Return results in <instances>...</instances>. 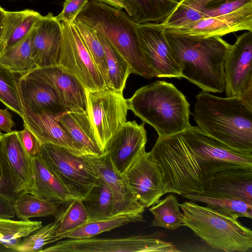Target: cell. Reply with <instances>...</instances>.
I'll use <instances>...</instances> for the list:
<instances>
[{
  "mask_svg": "<svg viewBox=\"0 0 252 252\" xmlns=\"http://www.w3.org/2000/svg\"><path fill=\"white\" fill-rule=\"evenodd\" d=\"M147 141L145 123L126 121L108 143L105 152L122 174H124L133 162L145 149Z\"/></svg>",
  "mask_w": 252,
  "mask_h": 252,
  "instance_id": "17",
  "label": "cell"
},
{
  "mask_svg": "<svg viewBox=\"0 0 252 252\" xmlns=\"http://www.w3.org/2000/svg\"><path fill=\"white\" fill-rule=\"evenodd\" d=\"M97 34L105 55L109 89L123 92L128 76L132 73L131 68L109 41L102 35Z\"/></svg>",
  "mask_w": 252,
  "mask_h": 252,
  "instance_id": "34",
  "label": "cell"
},
{
  "mask_svg": "<svg viewBox=\"0 0 252 252\" xmlns=\"http://www.w3.org/2000/svg\"><path fill=\"white\" fill-rule=\"evenodd\" d=\"M185 226L212 249L245 252L252 248V231L238 219L193 201L180 204Z\"/></svg>",
  "mask_w": 252,
  "mask_h": 252,
  "instance_id": "6",
  "label": "cell"
},
{
  "mask_svg": "<svg viewBox=\"0 0 252 252\" xmlns=\"http://www.w3.org/2000/svg\"><path fill=\"white\" fill-rule=\"evenodd\" d=\"M153 215L154 219L151 226L162 227L167 229L174 230L185 226L183 214L180 211V203L176 197L169 194L166 197L149 209Z\"/></svg>",
  "mask_w": 252,
  "mask_h": 252,
  "instance_id": "35",
  "label": "cell"
},
{
  "mask_svg": "<svg viewBox=\"0 0 252 252\" xmlns=\"http://www.w3.org/2000/svg\"><path fill=\"white\" fill-rule=\"evenodd\" d=\"M82 200L88 214V221L114 217L111 190L106 182L98 176L94 185Z\"/></svg>",
  "mask_w": 252,
  "mask_h": 252,
  "instance_id": "28",
  "label": "cell"
},
{
  "mask_svg": "<svg viewBox=\"0 0 252 252\" xmlns=\"http://www.w3.org/2000/svg\"><path fill=\"white\" fill-rule=\"evenodd\" d=\"M180 133L213 177L223 170L252 167V154L230 149L204 134L197 126H190Z\"/></svg>",
  "mask_w": 252,
  "mask_h": 252,
  "instance_id": "12",
  "label": "cell"
},
{
  "mask_svg": "<svg viewBox=\"0 0 252 252\" xmlns=\"http://www.w3.org/2000/svg\"><path fill=\"white\" fill-rule=\"evenodd\" d=\"M42 226L40 221L0 219V244L13 250L26 237Z\"/></svg>",
  "mask_w": 252,
  "mask_h": 252,
  "instance_id": "36",
  "label": "cell"
},
{
  "mask_svg": "<svg viewBox=\"0 0 252 252\" xmlns=\"http://www.w3.org/2000/svg\"><path fill=\"white\" fill-rule=\"evenodd\" d=\"M106 3L109 4L113 6L124 9V0H98Z\"/></svg>",
  "mask_w": 252,
  "mask_h": 252,
  "instance_id": "47",
  "label": "cell"
},
{
  "mask_svg": "<svg viewBox=\"0 0 252 252\" xmlns=\"http://www.w3.org/2000/svg\"><path fill=\"white\" fill-rule=\"evenodd\" d=\"M124 175L133 194L145 208L155 205L167 193L161 170L145 149Z\"/></svg>",
  "mask_w": 252,
  "mask_h": 252,
  "instance_id": "14",
  "label": "cell"
},
{
  "mask_svg": "<svg viewBox=\"0 0 252 252\" xmlns=\"http://www.w3.org/2000/svg\"><path fill=\"white\" fill-rule=\"evenodd\" d=\"M97 176L108 184L113 198V216L143 215L145 207L129 187L124 175L119 172L107 153L100 156L86 155Z\"/></svg>",
  "mask_w": 252,
  "mask_h": 252,
  "instance_id": "15",
  "label": "cell"
},
{
  "mask_svg": "<svg viewBox=\"0 0 252 252\" xmlns=\"http://www.w3.org/2000/svg\"><path fill=\"white\" fill-rule=\"evenodd\" d=\"M59 204L34 194L23 192L12 203L15 215L21 220L30 218L56 217L60 211Z\"/></svg>",
  "mask_w": 252,
  "mask_h": 252,
  "instance_id": "30",
  "label": "cell"
},
{
  "mask_svg": "<svg viewBox=\"0 0 252 252\" xmlns=\"http://www.w3.org/2000/svg\"><path fill=\"white\" fill-rule=\"evenodd\" d=\"M41 16L39 13L30 9L6 11L2 34L4 49L26 37Z\"/></svg>",
  "mask_w": 252,
  "mask_h": 252,
  "instance_id": "27",
  "label": "cell"
},
{
  "mask_svg": "<svg viewBox=\"0 0 252 252\" xmlns=\"http://www.w3.org/2000/svg\"><path fill=\"white\" fill-rule=\"evenodd\" d=\"M164 33L181 68L182 77L204 92L224 91V62L231 44L220 36L200 37L174 33L165 30Z\"/></svg>",
  "mask_w": 252,
  "mask_h": 252,
  "instance_id": "2",
  "label": "cell"
},
{
  "mask_svg": "<svg viewBox=\"0 0 252 252\" xmlns=\"http://www.w3.org/2000/svg\"><path fill=\"white\" fill-rule=\"evenodd\" d=\"M62 25L52 13L41 16L31 31V50L36 67L59 65Z\"/></svg>",
  "mask_w": 252,
  "mask_h": 252,
  "instance_id": "16",
  "label": "cell"
},
{
  "mask_svg": "<svg viewBox=\"0 0 252 252\" xmlns=\"http://www.w3.org/2000/svg\"></svg>",
  "mask_w": 252,
  "mask_h": 252,
  "instance_id": "50",
  "label": "cell"
},
{
  "mask_svg": "<svg viewBox=\"0 0 252 252\" xmlns=\"http://www.w3.org/2000/svg\"><path fill=\"white\" fill-rule=\"evenodd\" d=\"M0 101L23 118L24 110L14 73L0 63Z\"/></svg>",
  "mask_w": 252,
  "mask_h": 252,
  "instance_id": "39",
  "label": "cell"
},
{
  "mask_svg": "<svg viewBox=\"0 0 252 252\" xmlns=\"http://www.w3.org/2000/svg\"><path fill=\"white\" fill-rule=\"evenodd\" d=\"M56 120L86 155L100 156L104 153L97 142L87 110L64 111Z\"/></svg>",
  "mask_w": 252,
  "mask_h": 252,
  "instance_id": "24",
  "label": "cell"
},
{
  "mask_svg": "<svg viewBox=\"0 0 252 252\" xmlns=\"http://www.w3.org/2000/svg\"><path fill=\"white\" fill-rule=\"evenodd\" d=\"M221 0H181L167 18L158 25L166 30L193 23L202 19L207 10Z\"/></svg>",
  "mask_w": 252,
  "mask_h": 252,
  "instance_id": "29",
  "label": "cell"
},
{
  "mask_svg": "<svg viewBox=\"0 0 252 252\" xmlns=\"http://www.w3.org/2000/svg\"><path fill=\"white\" fill-rule=\"evenodd\" d=\"M15 124L8 109H0V130L10 132Z\"/></svg>",
  "mask_w": 252,
  "mask_h": 252,
  "instance_id": "45",
  "label": "cell"
},
{
  "mask_svg": "<svg viewBox=\"0 0 252 252\" xmlns=\"http://www.w3.org/2000/svg\"><path fill=\"white\" fill-rule=\"evenodd\" d=\"M24 110V126L36 136L41 144L49 143L64 148L79 156L86 155L56 120L57 116L45 112L39 113Z\"/></svg>",
  "mask_w": 252,
  "mask_h": 252,
  "instance_id": "20",
  "label": "cell"
},
{
  "mask_svg": "<svg viewBox=\"0 0 252 252\" xmlns=\"http://www.w3.org/2000/svg\"><path fill=\"white\" fill-rule=\"evenodd\" d=\"M43 81L58 95L65 111L86 110V89L74 76L60 65L35 67L25 75Z\"/></svg>",
  "mask_w": 252,
  "mask_h": 252,
  "instance_id": "19",
  "label": "cell"
},
{
  "mask_svg": "<svg viewBox=\"0 0 252 252\" xmlns=\"http://www.w3.org/2000/svg\"><path fill=\"white\" fill-rule=\"evenodd\" d=\"M18 85L23 109L56 116L65 111L56 92L45 82L21 76Z\"/></svg>",
  "mask_w": 252,
  "mask_h": 252,
  "instance_id": "22",
  "label": "cell"
},
{
  "mask_svg": "<svg viewBox=\"0 0 252 252\" xmlns=\"http://www.w3.org/2000/svg\"><path fill=\"white\" fill-rule=\"evenodd\" d=\"M181 0H124V10L137 24L163 23Z\"/></svg>",
  "mask_w": 252,
  "mask_h": 252,
  "instance_id": "25",
  "label": "cell"
},
{
  "mask_svg": "<svg viewBox=\"0 0 252 252\" xmlns=\"http://www.w3.org/2000/svg\"><path fill=\"white\" fill-rule=\"evenodd\" d=\"M191 201L202 202L207 207L226 216L238 219L252 218V203L242 199L188 194L182 195Z\"/></svg>",
  "mask_w": 252,
  "mask_h": 252,
  "instance_id": "32",
  "label": "cell"
},
{
  "mask_svg": "<svg viewBox=\"0 0 252 252\" xmlns=\"http://www.w3.org/2000/svg\"><path fill=\"white\" fill-rule=\"evenodd\" d=\"M34 189L30 193L58 204L73 198L38 155L32 158Z\"/></svg>",
  "mask_w": 252,
  "mask_h": 252,
  "instance_id": "26",
  "label": "cell"
},
{
  "mask_svg": "<svg viewBox=\"0 0 252 252\" xmlns=\"http://www.w3.org/2000/svg\"><path fill=\"white\" fill-rule=\"evenodd\" d=\"M59 225V220L55 218L54 221L41 227L32 235L26 237L12 251L19 252H40L45 245L57 241L56 233Z\"/></svg>",
  "mask_w": 252,
  "mask_h": 252,
  "instance_id": "40",
  "label": "cell"
},
{
  "mask_svg": "<svg viewBox=\"0 0 252 252\" xmlns=\"http://www.w3.org/2000/svg\"><path fill=\"white\" fill-rule=\"evenodd\" d=\"M149 154L161 170L167 193L204 194L213 177L180 132L158 136Z\"/></svg>",
  "mask_w": 252,
  "mask_h": 252,
  "instance_id": "4",
  "label": "cell"
},
{
  "mask_svg": "<svg viewBox=\"0 0 252 252\" xmlns=\"http://www.w3.org/2000/svg\"><path fill=\"white\" fill-rule=\"evenodd\" d=\"M17 134L22 145L32 158L39 154L42 144L31 130L24 126L23 130L17 131Z\"/></svg>",
  "mask_w": 252,
  "mask_h": 252,
  "instance_id": "44",
  "label": "cell"
},
{
  "mask_svg": "<svg viewBox=\"0 0 252 252\" xmlns=\"http://www.w3.org/2000/svg\"><path fill=\"white\" fill-rule=\"evenodd\" d=\"M87 112L97 142L104 153L108 143L126 121L129 110L123 92L86 89Z\"/></svg>",
  "mask_w": 252,
  "mask_h": 252,
  "instance_id": "9",
  "label": "cell"
},
{
  "mask_svg": "<svg viewBox=\"0 0 252 252\" xmlns=\"http://www.w3.org/2000/svg\"><path fill=\"white\" fill-rule=\"evenodd\" d=\"M5 11V10L0 6V30L3 28Z\"/></svg>",
  "mask_w": 252,
  "mask_h": 252,
  "instance_id": "48",
  "label": "cell"
},
{
  "mask_svg": "<svg viewBox=\"0 0 252 252\" xmlns=\"http://www.w3.org/2000/svg\"><path fill=\"white\" fill-rule=\"evenodd\" d=\"M74 21L106 39L129 64L132 73L148 79L155 77L140 46L137 24L125 11L98 0H89Z\"/></svg>",
  "mask_w": 252,
  "mask_h": 252,
  "instance_id": "3",
  "label": "cell"
},
{
  "mask_svg": "<svg viewBox=\"0 0 252 252\" xmlns=\"http://www.w3.org/2000/svg\"><path fill=\"white\" fill-rule=\"evenodd\" d=\"M227 97H239L252 108V32L239 35L224 62Z\"/></svg>",
  "mask_w": 252,
  "mask_h": 252,
  "instance_id": "11",
  "label": "cell"
},
{
  "mask_svg": "<svg viewBox=\"0 0 252 252\" xmlns=\"http://www.w3.org/2000/svg\"><path fill=\"white\" fill-rule=\"evenodd\" d=\"M38 155L73 199L82 200L98 178L86 155H77L49 143L41 145Z\"/></svg>",
  "mask_w": 252,
  "mask_h": 252,
  "instance_id": "7",
  "label": "cell"
},
{
  "mask_svg": "<svg viewBox=\"0 0 252 252\" xmlns=\"http://www.w3.org/2000/svg\"><path fill=\"white\" fill-rule=\"evenodd\" d=\"M144 221L143 215L138 214H125L105 220L90 221L63 235L61 240L64 238L83 239L94 237L100 233L109 231L131 222Z\"/></svg>",
  "mask_w": 252,
  "mask_h": 252,
  "instance_id": "33",
  "label": "cell"
},
{
  "mask_svg": "<svg viewBox=\"0 0 252 252\" xmlns=\"http://www.w3.org/2000/svg\"><path fill=\"white\" fill-rule=\"evenodd\" d=\"M59 220L56 240L63 235L82 226L89 220L88 214L81 199L74 198L67 202L64 210L55 217Z\"/></svg>",
  "mask_w": 252,
  "mask_h": 252,
  "instance_id": "38",
  "label": "cell"
},
{
  "mask_svg": "<svg viewBox=\"0 0 252 252\" xmlns=\"http://www.w3.org/2000/svg\"><path fill=\"white\" fill-rule=\"evenodd\" d=\"M15 215L12 203L0 195V219H11Z\"/></svg>",
  "mask_w": 252,
  "mask_h": 252,
  "instance_id": "46",
  "label": "cell"
},
{
  "mask_svg": "<svg viewBox=\"0 0 252 252\" xmlns=\"http://www.w3.org/2000/svg\"><path fill=\"white\" fill-rule=\"evenodd\" d=\"M31 32L19 42L4 49L0 53V63L21 76L36 67L31 55Z\"/></svg>",
  "mask_w": 252,
  "mask_h": 252,
  "instance_id": "31",
  "label": "cell"
},
{
  "mask_svg": "<svg viewBox=\"0 0 252 252\" xmlns=\"http://www.w3.org/2000/svg\"><path fill=\"white\" fill-rule=\"evenodd\" d=\"M89 0H65L62 12L56 16L61 22L71 25L76 17L83 8Z\"/></svg>",
  "mask_w": 252,
  "mask_h": 252,
  "instance_id": "43",
  "label": "cell"
},
{
  "mask_svg": "<svg viewBox=\"0 0 252 252\" xmlns=\"http://www.w3.org/2000/svg\"><path fill=\"white\" fill-rule=\"evenodd\" d=\"M2 134L0 131V195L13 203L19 194L4 151Z\"/></svg>",
  "mask_w": 252,
  "mask_h": 252,
  "instance_id": "41",
  "label": "cell"
},
{
  "mask_svg": "<svg viewBox=\"0 0 252 252\" xmlns=\"http://www.w3.org/2000/svg\"><path fill=\"white\" fill-rule=\"evenodd\" d=\"M192 116L204 134L233 150L252 154V108L240 97L201 91Z\"/></svg>",
  "mask_w": 252,
  "mask_h": 252,
  "instance_id": "1",
  "label": "cell"
},
{
  "mask_svg": "<svg viewBox=\"0 0 252 252\" xmlns=\"http://www.w3.org/2000/svg\"><path fill=\"white\" fill-rule=\"evenodd\" d=\"M250 2L252 0H223L207 10L202 19L230 13Z\"/></svg>",
  "mask_w": 252,
  "mask_h": 252,
  "instance_id": "42",
  "label": "cell"
},
{
  "mask_svg": "<svg viewBox=\"0 0 252 252\" xmlns=\"http://www.w3.org/2000/svg\"><path fill=\"white\" fill-rule=\"evenodd\" d=\"M165 30L177 34L200 37L222 36L240 31L252 32V2L226 14L202 19L184 27Z\"/></svg>",
  "mask_w": 252,
  "mask_h": 252,
  "instance_id": "18",
  "label": "cell"
},
{
  "mask_svg": "<svg viewBox=\"0 0 252 252\" xmlns=\"http://www.w3.org/2000/svg\"><path fill=\"white\" fill-rule=\"evenodd\" d=\"M3 29L0 30V53L3 50L4 46L2 39Z\"/></svg>",
  "mask_w": 252,
  "mask_h": 252,
  "instance_id": "49",
  "label": "cell"
},
{
  "mask_svg": "<svg viewBox=\"0 0 252 252\" xmlns=\"http://www.w3.org/2000/svg\"><path fill=\"white\" fill-rule=\"evenodd\" d=\"M127 102L129 110L153 126L158 136L180 133L191 126L190 105L171 83L157 81L143 86Z\"/></svg>",
  "mask_w": 252,
  "mask_h": 252,
  "instance_id": "5",
  "label": "cell"
},
{
  "mask_svg": "<svg viewBox=\"0 0 252 252\" xmlns=\"http://www.w3.org/2000/svg\"><path fill=\"white\" fill-rule=\"evenodd\" d=\"M140 46L155 77L181 78V70L166 39L164 29L158 24H137Z\"/></svg>",
  "mask_w": 252,
  "mask_h": 252,
  "instance_id": "13",
  "label": "cell"
},
{
  "mask_svg": "<svg viewBox=\"0 0 252 252\" xmlns=\"http://www.w3.org/2000/svg\"><path fill=\"white\" fill-rule=\"evenodd\" d=\"M72 25L84 41L107 89H109L105 55L96 32L79 21H74Z\"/></svg>",
  "mask_w": 252,
  "mask_h": 252,
  "instance_id": "37",
  "label": "cell"
},
{
  "mask_svg": "<svg viewBox=\"0 0 252 252\" xmlns=\"http://www.w3.org/2000/svg\"><path fill=\"white\" fill-rule=\"evenodd\" d=\"M42 252H180L167 242L160 232L127 237L68 239L42 250Z\"/></svg>",
  "mask_w": 252,
  "mask_h": 252,
  "instance_id": "8",
  "label": "cell"
},
{
  "mask_svg": "<svg viewBox=\"0 0 252 252\" xmlns=\"http://www.w3.org/2000/svg\"><path fill=\"white\" fill-rule=\"evenodd\" d=\"M203 195L252 203V167L227 169L216 173Z\"/></svg>",
  "mask_w": 252,
  "mask_h": 252,
  "instance_id": "21",
  "label": "cell"
},
{
  "mask_svg": "<svg viewBox=\"0 0 252 252\" xmlns=\"http://www.w3.org/2000/svg\"><path fill=\"white\" fill-rule=\"evenodd\" d=\"M63 30L59 65L89 91L108 89L91 54L75 27L61 22Z\"/></svg>",
  "mask_w": 252,
  "mask_h": 252,
  "instance_id": "10",
  "label": "cell"
},
{
  "mask_svg": "<svg viewBox=\"0 0 252 252\" xmlns=\"http://www.w3.org/2000/svg\"><path fill=\"white\" fill-rule=\"evenodd\" d=\"M2 141L6 159L16 182L19 194L30 193L34 189L32 158L22 145L17 131L2 134Z\"/></svg>",
  "mask_w": 252,
  "mask_h": 252,
  "instance_id": "23",
  "label": "cell"
}]
</instances>
